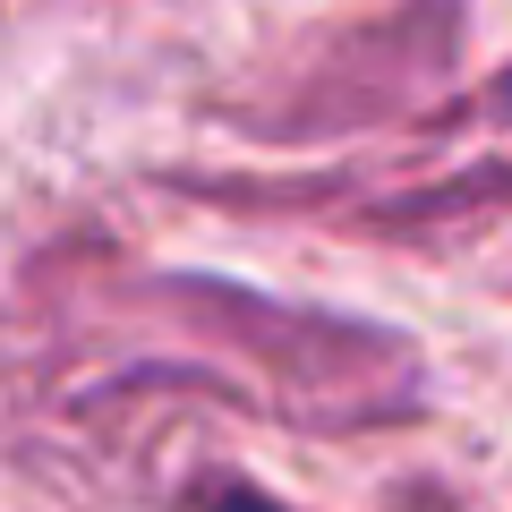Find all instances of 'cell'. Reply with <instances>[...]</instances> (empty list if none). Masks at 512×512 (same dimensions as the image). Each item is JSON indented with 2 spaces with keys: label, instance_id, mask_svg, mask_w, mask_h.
<instances>
[{
  "label": "cell",
  "instance_id": "1",
  "mask_svg": "<svg viewBox=\"0 0 512 512\" xmlns=\"http://www.w3.org/2000/svg\"><path fill=\"white\" fill-rule=\"evenodd\" d=\"M205 512H282L274 495H256V487H239V478H222L214 495H205Z\"/></svg>",
  "mask_w": 512,
  "mask_h": 512
}]
</instances>
